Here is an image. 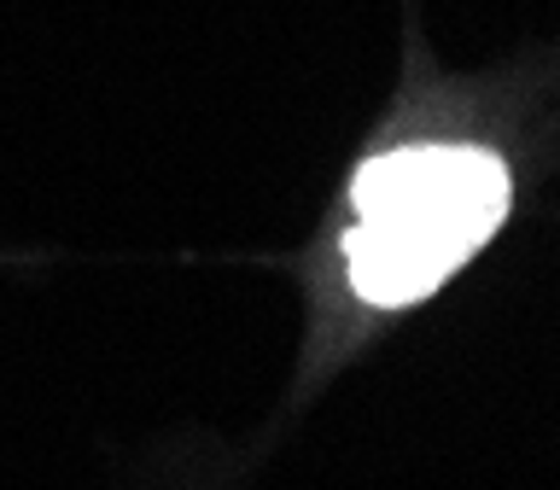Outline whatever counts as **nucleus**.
<instances>
[{"mask_svg":"<svg viewBox=\"0 0 560 490\" xmlns=\"http://www.w3.org/2000/svg\"><path fill=\"white\" fill-rule=\"evenodd\" d=\"M345 269L357 298L402 310L462 269L508 217V170L479 147H397L350 187Z\"/></svg>","mask_w":560,"mask_h":490,"instance_id":"nucleus-1","label":"nucleus"}]
</instances>
